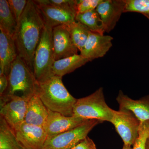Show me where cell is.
Listing matches in <instances>:
<instances>
[{
    "instance_id": "cell-25",
    "label": "cell",
    "mask_w": 149,
    "mask_h": 149,
    "mask_svg": "<svg viewBox=\"0 0 149 149\" xmlns=\"http://www.w3.org/2000/svg\"><path fill=\"white\" fill-rule=\"evenodd\" d=\"M34 1L37 4L49 5L77 11V0H37Z\"/></svg>"
},
{
    "instance_id": "cell-12",
    "label": "cell",
    "mask_w": 149,
    "mask_h": 149,
    "mask_svg": "<svg viewBox=\"0 0 149 149\" xmlns=\"http://www.w3.org/2000/svg\"><path fill=\"white\" fill-rule=\"evenodd\" d=\"M125 5V0H102L97 7L104 33H109L114 29L124 13Z\"/></svg>"
},
{
    "instance_id": "cell-15",
    "label": "cell",
    "mask_w": 149,
    "mask_h": 149,
    "mask_svg": "<svg viewBox=\"0 0 149 149\" xmlns=\"http://www.w3.org/2000/svg\"><path fill=\"white\" fill-rule=\"evenodd\" d=\"M116 100L119 104V109L130 111L141 122L149 120V95L134 100L120 91Z\"/></svg>"
},
{
    "instance_id": "cell-3",
    "label": "cell",
    "mask_w": 149,
    "mask_h": 149,
    "mask_svg": "<svg viewBox=\"0 0 149 149\" xmlns=\"http://www.w3.org/2000/svg\"><path fill=\"white\" fill-rule=\"evenodd\" d=\"M8 79V87L2 95L15 96L28 101L37 92L38 83L34 72L18 56L12 63Z\"/></svg>"
},
{
    "instance_id": "cell-9",
    "label": "cell",
    "mask_w": 149,
    "mask_h": 149,
    "mask_svg": "<svg viewBox=\"0 0 149 149\" xmlns=\"http://www.w3.org/2000/svg\"><path fill=\"white\" fill-rule=\"evenodd\" d=\"M15 135L23 149H43L48 137L42 126L24 122L15 132Z\"/></svg>"
},
{
    "instance_id": "cell-17",
    "label": "cell",
    "mask_w": 149,
    "mask_h": 149,
    "mask_svg": "<svg viewBox=\"0 0 149 149\" xmlns=\"http://www.w3.org/2000/svg\"><path fill=\"white\" fill-rule=\"evenodd\" d=\"M49 114V109L37 94L27 102L24 123L43 126Z\"/></svg>"
},
{
    "instance_id": "cell-8",
    "label": "cell",
    "mask_w": 149,
    "mask_h": 149,
    "mask_svg": "<svg viewBox=\"0 0 149 149\" xmlns=\"http://www.w3.org/2000/svg\"><path fill=\"white\" fill-rule=\"evenodd\" d=\"M110 123L114 125L124 145L133 146L139 136L141 123L135 115L127 109L114 110Z\"/></svg>"
},
{
    "instance_id": "cell-18",
    "label": "cell",
    "mask_w": 149,
    "mask_h": 149,
    "mask_svg": "<svg viewBox=\"0 0 149 149\" xmlns=\"http://www.w3.org/2000/svg\"><path fill=\"white\" fill-rule=\"evenodd\" d=\"M88 62L87 58L78 54L56 60L52 67V73L54 75L62 77L85 65Z\"/></svg>"
},
{
    "instance_id": "cell-10",
    "label": "cell",
    "mask_w": 149,
    "mask_h": 149,
    "mask_svg": "<svg viewBox=\"0 0 149 149\" xmlns=\"http://www.w3.org/2000/svg\"><path fill=\"white\" fill-rule=\"evenodd\" d=\"M45 24L52 28L70 25L75 20L76 10L65 8L49 5L37 4Z\"/></svg>"
},
{
    "instance_id": "cell-1",
    "label": "cell",
    "mask_w": 149,
    "mask_h": 149,
    "mask_svg": "<svg viewBox=\"0 0 149 149\" xmlns=\"http://www.w3.org/2000/svg\"><path fill=\"white\" fill-rule=\"evenodd\" d=\"M45 23L34 1H28L17 23L13 39L17 56L34 72L35 51L40 42Z\"/></svg>"
},
{
    "instance_id": "cell-5",
    "label": "cell",
    "mask_w": 149,
    "mask_h": 149,
    "mask_svg": "<svg viewBox=\"0 0 149 149\" xmlns=\"http://www.w3.org/2000/svg\"><path fill=\"white\" fill-rule=\"evenodd\" d=\"M53 28L45 24L34 56V74L40 83L53 75L52 67L55 61L52 42Z\"/></svg>"
},
{
    "instance_id": "cell-16",
    "label": "cell",
    "mask_w": 149,
    "mask_h": 149,
    "mask_svg": "<svg viewBox=\"0 0 149 149\" xmlns=\"http://www.w3.org/2000/svg\"><path fill=\"white\" fill-rule=\"evenodd\" d=\"M17 56L13 38L0 29V74L8 77L12 63Z\"/></svg>"
},
{
    "instance_id": "cell-22",
    "label": "cell",
    "mask_w": 149,
    "mask_h": 149,
    "mask_svg": "<svg viewBox=\"0 0 149 149\" xmlns=\"http://www.w3.org/2000/svg\"><path fill=\"white\" fill-rule=\"evenodd\" d=\"M68 27L72 42L80 52L87 42L91 31L84 24L76 21Z\"/></svg>"
},
{
    "instance_id": "cell-11",
    "label": "cell",
    "mask_w": 149,
    "mask_h": 149,
    "mask_svg": "<svg viewBox=\"0 0 149 149\" xmlns=\"http://www.w3.org/2000/svg\"><path fill=\"white\" fill-rule=\"evenodd\" d=\"M113 40L110 35L91 32L80 54L89 61L103 57L112 47Z\"/></svg>"
},
{
    "instance_id": "cell-14",
    "label": "cell",
    "mask_w": 149,
    "mask_h": 149,
    "mask_svg": "<svg viewBox=\"0 0 149 149\" xmlns=\"http://www.w3.org/2000/svg\"><path fill=\"white\" fill-rule=\"evenodd\" d=\"M52 42L55 61L77 54L78 49L72 42L68 26L53 28Z\"/></svg>"
},
{
    "instance_id": "cell-20",
    "label": "cell",
    "mask_w": 149,
    "mask_h": 149,
    "mask_svg": "<svg viewBox=\"0 0 149 149\" xmlns=\"http://www.w3.org/2000/svg\"><path fill=\"white\" fill-rule=\"evenodd\" d=\"M75 20L84 24L91 32L104 34L102 22L96 9L84 13H77Z\"/></svg>"
},
{
    "instance_id": "cell-24",
    "label": "cell",
    "mask_w": 149,
    "mask_h": 149,
    "mask_svg": "<svg viewBox=\"0 0 149 149\" xmlns=\"http://www.w3.org/2000/svg\"><path fill=\"white\" fill-rule=\"evenodd\" d=\"M149 135V120L141 122L139 134L132 149H146V143Z\"/></svg>"
},
{
    "instance_id": "cell-30",
    "label": "cell",
    "mask_w": 149,
    "mask_h": 149,
    "mask_svg": "<svg viewBox=\"0 0 149 149\" xmlns=\"http://www.w3.org/2000/svg\"><path fill=\"white\" fill-rule=\"evenodd\" d=\"M146 149H149V135L147 138L146 143Z\"/></svg>"
},
{
    "instance_id": "cell-29",
    "label": "cell",
    "mask_w": 149,
    "mask_h": 149,
    "mask_svg": "<svg viewBox=\"0 0 149 149\" xmlns=\"http://www.w3.org/2000/svg\"><path fill=\"white\" fill-rule=\"evenodd\" d=\"M8 85V77L5 74H0V96L4 94L7 89Z\"/></svg>"
},
{
    "instance_id": "cell-26",
    "label": "cell",
    "mask_w": 149,
    "mask_h": 149,
    "mask_svg": "<svg viewBox=\"0 0 149 149\" xmlns=\"http://www.w3.org/2000/svg\"><path fill=\"white\" fill-rule=\"evenodd\" d=\"M9 5L18 23L24 12L28 1L26 0H8Z\"/></svg>"
},
{
    "instance_id": "cell-21",
    "label": "cell",
    "mask_w": 149,
    "mask_h": 149,
    "mask_svg": "<svg viewBox=\"0 0 149 149\" xmlns=\"http://www.w3.org/2000/svg\"><path fill=\"white\" fill-rule=\"evenodd\" d=\"M0 149H23L19 144L15 133L5 120L0 116Z\"/></svg>"
},
{
    "instance_id": "cell-31",
    "label": "cell",
    "mask_w": 149,
    "mask_h": 149,
    "mask_svg": "<svg viewBox=\"0 0 149 149\" xmlns=\"http://www.w3.org/2000/svg\"><path fill=\"white\" fill-rule=\"evenodd\" d=\"M122 149H132L131 148V146H127V145H124Z\"/></svg>"
},
{
    "instance_id": "cell-2",
    "label": "cell",
    "mask_w": 149,
    "mask_h": 149,
    "mask_svg": "<svg viewBox=\"0 0 149 149\" xmlns=\"http://www.w3.org/2000/svg\"><path fill=\"white\" fill-rule=\"evenodd\" d=\"M62 77L53 74L38 83L36 94L48 109L65 116H73V109L77 99L67 91Z\"/></svg>"
},
{
    "instance_id": "cell-7",
    "label": "cell",
    "mask_w": 149,
    "mask_h": 149,
    "mask_svg": "<svg viewBox=\"0 0 149 149\" xmlns=\"http://www.w3.org/2000/svg\"><path fill=\"white\" fill-rule=\"evenodd\" d=\"M28 101L15 96H0V116L15 134L24 122Z\"/></svg>"
},
{
    "instance_id": "cell-4",
    "label": "cell",
    "mask_w": 149,
    "mask_h": 149,
    "mask_svg": "<svg viewBox=\"0 0 149 149\" xmlns=\"http://www.w3.org/2000/svg\"><path fill=\"white\" fill-rule=\"evenodd\" d=\"M113 111L106 102L103 89L101 87L90 95L77 99L73 116L86 120L95 119L110 122Z\"/></svg>"
},
{
    "instance_id": "cell-23",
    "label": "cell",
    "mask_w": 149,
    "mask_h": 149,
    "mask_svg": "<svg viewBox=\"0 0 149 149\" xmlns=\"http://www.w3.org/2000/svg\"><path fill=\"white\" fill-rule=\"evenodd\" d=\"M124 13H137L149 19V0H125Z\"/></svg>"
},
{
    "instance_id": "cell-27",
    "label": "cell",
    "mask_w": 149,
    "mask_h": 149,
    "mask_svg": "<svg viewBox=\"0 0 149 149\" xmlns=\"http://www.w3.org/2000/svg\"><path fill=\"white\" fill-rule=\"evenodd\" d=\"M102 0H77V13H83L96 9Z\"/></svg>"
},
{
    "instance_id": "cell-13",
    "label": "cell",
    "mask_w": 149,
    "mask_h": 149,
    "mask_svg": "<svg viewBox=\"0 0 149 149\" xmlns=\"http://www.w3.org/2000/svg\"><path fill=\"white\" fill-rule=\"evenodd\" d=\"M86 119L77 116H67L49 109V114L43 128L51 137L76 128L86 121Z\"/></svg>"
},
{
    "instance_id": "cell-6",
    "label": "cell",
    "mask_w": 149,
    "mask_h": 149,
    "mask_svg": "<svg viewBox=\"0 0 149 149\" xmlns=\"http://www.w3.org/2000/svg\"><path fill=\"white\" fill-rule=\"evenodd\" d=\"M102 122L95 119L87 120L71 130L47 137L43 149H71L87 137L95 126Z\"/></svg>"
},
{
    "instance_id": "cell-19",
    "label": "cell",
    "mask_w": 149,
    "mask_h": 149,
    "mask_svg": "<svg viewBox=\"0 0 149 149\" xmlns=\"http://www.w3.org/2000/svg\"><path fill=\"white\" fill-rule=\"evenodd\" d=\"M17 22L6 0H0V29L13 38L16 31Z\"/></svg>"
},
{
    "instance_id": "cell-28",
    "label": "cell",
    "mask_w": 149,
    "mask_h": 149,
    "mask_svg": "<svg viewBox=\"0 0 149 149\" xmlns=\"http://www.w3.org/2000/svg\"><path fill=\"white\" fill-rule=\"evenodd\" d=\"M71 149H97V148L93 140L87 136Z\"/></svg>"
}]
</instances>
